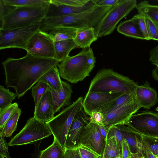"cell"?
Returning <instances> with one entry per match:
<instances>
[{
    "instance_id": "cell-1",
    "label": "cell",
    "mask_w": 158,
    "mask_h": 158,
    "mask_svg": "<svg viewBox=\"0 0 158 158\" xmlns=\"http://www.w3.org/2000/svg\"><path fill=\"white\" fill-rule=\"evenodd\" d=\"M57 59L38 57L27 53L19 58L9 57L2 63L7 87L15 91L17 97H23L51 69L58 66Z\"/></svg>"
},
{
    "instance_id": "cell-2",
    "label": "cell",
    "mask_w": 158,
    "mask_h": 158,
    "mask_svg": "<svg viewBox=\"0 0 158 158\" xmlns=\"http://www.w3.org/2000/svg\"><path fill=\"white\" fill-rule=\"evenodd\" d=\"M111 7L95 4L89 9L74 14L45 18L40 23V30L48 32L60 27L81 29L95 28Z\"/></svg>"
},
{
    "instance_id": "cell-3",
    "label": "cell",
    "mask_w": 158,
    "mask_h": 158,
    "mask_svg": "<svg viewBox=\"0 0 158 158\" xmlns=\"http://www.w3.org/2000/svg\"><path fill=\"white\" fill-rule=\"evenodd\" d=\"M137 82L111 69L99 70L92 80L87 92L118 93L135 95Z\"/></svg>"
},
{
    "instance_id": "cell-4",
    "label": "cell",
    "mask_w": 158,
    "mask_h": 158,
    "mask_svg": "<svg viewBox=\"0 0 158 158\" xmlns=\"http://www.w3.org/2000/svg\"><path fill=\"white\" fill-rule=\"evenodd\" d=\"M96 58L91 48L82 49L77 55L69 56L58 68L60 77L72 83L83 81L95 66Z\"/></svg>"
},
{
    "instance_id": "cell-5",
    "label": "cell",
    "mask_w": 158,
    "mask_h": 158,
    "mask_svg": "<svg viewBox=\"0 0 158 158\" xmlns=\"http://www.w3.org/2000/svg\"><path fill=\"white\" fill-rule=\"evenodd\" d=\"M49 0L39 6L17 7L0 22V30L40 23L45 18Z\"/></svg>"
},
{
    "instance_id": "cell-6",
    "label": "cell",
    "mask_w": 158,
    "mask_h": 158,
    "mask_svg": "<svg viewBox=\"0 0 158 158\" xmlns=\"http://www.w3.org/2000/svg\"><path fill=\"white\" fill-rule=\"evenodd\" d=\"M83 98L79 97L71 105L64 108L46 123L54 139L64 149L66 141L70 127L76 115L83 108Z\"/></svg>"
},
{
    "instance_id": "cell-7",
    "label": "cell",
    "mask_w": 158,
    "mask_h": 158,
    "mask_svg": "<svg viewBox=\"0 0 158 158\" xmlns=\"http://www.w3.org/2000/svg\"><path fill=\"white\" fill-rule=\"evenodd\" d=\"M137 4L136 0H119L110 7L95 28L97 37L101 38L111 34L120 21L136 8Z\"/></svg>"
},
{
    "instance_id": "cell-8",
    "label": "cell",
    "mask_w": 158,
    "mask_h": 158,
    "mask_svg": "<svg viewBox=\"0 0 158 158\" xmlns=\"http://www.w3.org/2000/svg\"><path fill=\"white\" fill-rule=\"evenodd\" d=\"M52 134L46 123L31 118L22 129L8 143L9 146L32 143L47 138Z\"/></svg>"
},
{
    "instance_id": "cell-9",
    "label": "cell",
    "mask_w": 158,
    "mask_h": 158,
    "mask_svg": "<svg viewBox=\"0 0 158 158\" xmlns=\"http://www.w3.org/2000/svg\"><path fill=\"white\" fill-rule=\"evenodd\" d=\"M40 23L10 30H0V49L11 48L25 50L28 41L40 30Z\"/></svg>"
},
{
    "instance_id": "cell-10",
    "label": "cell",
    "mask_w": 158,
    "mask_h": 158,
    "mask_svg": "<svg viewBox=\"0 0 158 158\" xmlns=\"http://www.w3.org/2000/svg\"><path fill=\"white\" fill-rule=\"evenodd\" d=\"M25 50L38 57L56 59L54 41L48 33L40 30L29 40Z\"/></svg>"
},
{
    "instance_id": "cell-11",
    "label": "cell",
    "mask_w": 158,
    "mask_h": 158,
    "mask_svg": "<svg viewBox=\"0 0 158 158\" xmlns=\"http://www.w3.org/2000/svg\"><path fill=\"white\" fill-rule=\"evenodd\" d=\"M126 125L141 135L158 137V113L146 111L134 114Z\"/></svg>"
},
{
    "instance_id": "cell-12",
    "label": "cell",
    "mask_w": 158,
    "mask_h": 158,
    "mask_svg": "<svg viewBox=\"0 0 158 158\" xmlns=\"http://www.w3.org/2000/svg\"><path fill=\"white\" fill-rule=\"evenodd\" d=\"M106 143V141L100 132L98 124L90 119L82 131L79 144L88 148L102 157Z\"/></svg>"
},
{
    "instance_id": "cell-13",
    "label": "cell",
    "mask_w": 158,
    "mask_h": 158,
    "mask_svg": "<svg viewBox=\"0 0 158 158\" xmlns=\"http://www.w3.org/2000/svg\"><path fill=\"white\" fill-rule=\"evenodd\" d=\"M123 94L118 93L87 92L83 99V109L86 114L90 116L94 112H100L105 107Z\"/></svg>"
},
{
    "instance_id": "cell-14",
    "label": "cell",
    "mask_w": 158,
    "mask_h": 158,
    "mask_svg": "<svg viewBox=\"0 0 158 158\" xmlns=\"http://www.w3.org/2000/svg\"><path fill=\"white\" fill-rule=\"evenodd\" d=\"M140 107L136 99L103 115V124L108 129L110 127L126 125L132 115Z\"/></svg>"
},
{
    "instance_id": "cell-15",
    "label": "cell",
    "mask_w": 158,
    "mask_h": 158,
    "mask_svg": "<svg viewBox=\"0 0 158 158\" xmlns=\"http://www.w3.org/2000/svg\"><path fill=\"white\" fill-rule=\"evenodd\" d=\"M90 121L83 108L74 118L69 131L64 146L65 149L77 147L82 131Z\"/></svg>"
},
{
    "instance_id": "cell-16",
    "label": "cell",
    "mask_w": 158,
    "mask_h": 158,
    "mask_svg": "<svg viewBox=\"0 0 158 158\" xmlns=\"http://www.w3.org/2000/svg\"><path fill=\"white\" fill-rule=\"evenodd\" d=\"M95 4L94 0H89L86 4L83 6L75 7L56 3L49 0L45 18L79 13L89 9Z\"/></svg>"
},
{
    "instance_id": "cell-17",
    "label": "cell",
    "mask_w": 158,
    "mask_h": 158,
    "mask_svg": "<svg viewBox=\"0 0 158 158\" xmlns=\"http://www.w3.org/2000/svg\"><path fill=\"white\" fill-rule=\"evenodd\" d=\"M135 98L140 108L147 109L155 106L158 101L156 91L151 87L147 81L137 87L135 91Z\"/></svg>"
},
{
    "instance_id": "cell-18",
    "label": "cell",
    "mask_w": 158,
    "mask_h": 158,
    "mask_svg": "<svg viewBox=\"0 0 158 158\" xmlns=\"http://www.w3.org/2000/svg\"><path fill=\"white\" fill-rule=\"evenodd\" d=\"M54 114L52 97L48 88L38 103L35 105L33 117L46 123L54 117Z\"/></svg>"
},
{
    "instance_id": "cell-19",
    "label": "cell",
    "mask_w": 158,
    "mask_h": 158,
    "mask_svg": "<svg viewBox=\"0 0 158 158\" xmlns=\"http://www.w3.org/2000/svg\"><path fill=\"white\" fill-rule=\"evenodd\" d=\"M53 102L54 113L60 112L61 109L71 105V97L73 93L72 86L65 81H62V86L57 90L48 88Z\"/></svg>"
},
{
    "instance_id": "cell-20",
    "label": "cell",
    "mask_w": 158,
    "mask_h": 158,
    "mask_svg": "<svg viewBox=\"0 0 158 158\" xmlns=\"http://www.w3.org/2000/svg\"><path fill=\"white\" fill-rule=\"evenodd\" d=\"M98 39L95 28L90 27L77 30L73 40L77 47L85 49L90 48L91 44Z\"/></svg>"
},
{
    "instance_id": "cell-21",
    "label": "cell",
    "mask_w": 158,
    "mask_h": 158,
    "mask_svg": "<svg viewBox=\"0 0 158 158\" xmlns=\"http://www.w3.org/2000/svg\"><path fill=\"white\" fill-rule=\"evenodd\" d=\"M117 31L127 36L145 40L138 26L131 19L121 22L117 27Z\"/></svg>"
},
{
    "instance_id": "cell-22",
    "label": "cell",
    "mask_w": 158,
    "mask_h": 158,
    "mask_svg": "<svg viewBox=\"0 0 158 158\" xmlns=\"http://www.w3.org/2000/svg\"><path fill=\"white\" fill-rule=\"evenodd\" d=\"M56 59L60 62L65 60L72 50L77 46L73 39L54 42Z\"/></svg>"
},
{
    "instance_id": "cell-23",
    "label": "cell",
    "mask_w": 158,
    "mask_h": 158,
    "mask_svg": "<svg viewBox=\"0 0 158 158\" xmlns=\"http://www.w3.org/2000/svg\"><path fill=\"white\" fill-rule=\"evenodd\" d=\"M60 77L58 66H55L45 74L39 81L44 82L51 89L57 90L62 86V81Z\"/></svg>"
},
{
    "instance_id": "cell-24",
    "label": "cell",
    "mask_w": 158,
    "mask_h": 158,
    "mask_svg": "<svg viewBox=\"0 0 158 158\" xmlns=\"http://www.w3.org/2000/svg\"><path fill=\"white\" fill-rule=\"evenodd\" d=\"M77 29L67 27L56 28L49 31V34L54 42L74 39Z\"/></svg>"
},
{
    "instance_id": "cell-25",
    "label": "cell",
    "mask_w": 158,
    "mask_h": 158,
    "mask_svg": "<svg viewBox=\"0 0 158 158\" xmlns=\"http://www.w3.org/2000/svg\"><path fill=\"white\" fill-rule=\"evenodd\" d=\"M102 158H121V152L117 140L114 136L107 139Z\"/></svg>"
},
{
    "instance_id": "cell-26",
    "label": "cell",
    "mask_w": 158,
    "mask_h": 158,
    "mask_svg": "<svg viewBox=\"0 0 158 158\" xmlns=\"http://www.w3.org/2000/svg\"><path fill=\"white\" fill-rule=\"evenodd\" d=\"M136 8L139 13L142 14L158 24V5H153L144 1L137 4Z\"/></svg>"
},
{
    "instance_id": "cell-27",
    "label": "cell",
    "mask_w": 158,
    "mask_h": 158,
    "mask_svg": "<svg viewBox=\"0 0 158 158\" xmlns=\"http://www.w3.org/2000/svg\"><path fill=\"white\" fill-rule=\"evenodd\" d=\"M117 126L121 130L132 153L134 154L137 153V141L135 131L128 126L125 124H120Z\"/></svg>"
},
{
    "instance_id": "cell-28",
    "label": "cell",
    "mask_w": 158,
    "mask_h": 158,
    "mask_svg": "<svg viewBox=\"0 0 158 158\" xmlns=\"http://www.w3.org/2000/svg\"><path fill=\"white\" fill-rule=\"evenodd\" d=\"M64 152V149L54 139L52 144L41 151L38 158H60Z\"/></svg>"
},
{
    "instance_id": "cell-29",
    "label": "cell",
    "mask_w": 158,
    "mask_h": 158,
    "mask_svg": "<svg viewBox=\"0 0 158 158\" xmlns=\"http://www.w3.org/2000/svg\"><path fill=\"white\" fill-rule=\"evenodd\" d=\"M135 132L137 139L142 146L158 157V137L143 135Z\"/></svg>"
},
{
    "instance_id": "cell-30",
    "label": "cell",
    "mask_w": 158,
    "mask_h": 158,
    "mask_svg": "<svg viewBox=\"0 0 158 158\" xmlns=\"http://www.w3.org/2000/svg\"><path fill=\"white\" fill-rule=\"evenodd\" d=\"M135 99V95L123 94L105 107L100 112L103 115Z\"/></svg>"
},
{
    "instance_id": "cell-31",
    "label": "cell",
    "mask_w": 158,
    "mask_h": 158,
    "mask_svg": "<svg viewBox=\"0 0 158 158\" xmlns=\"http://www.w3.org/2000/svg\"><path fill=\"white\" fill-rule=\"evenodd\" d=\"M21 113L22 110L19 108L13 115L1 127L5 137H10L15 131L18 121Z\"/></svg>"
},
{
    "instance_id": "cell-32",
    "label": "cell",
    "mask_w": 158,
    "mask_h": 158,
    "mask_svg": "<svg viewBox=\"0 0 158 158\" xmlns=\"http://www.w3.org/2000/svg\"><path fill=\"white\" fill-rule=\"evenodd\" d=\"M17 97L16 94L0 85V110L9 106Z\"/></svg>"
},
{
    "instance_id": "cell-33",
    "label": "cell",
    "mask_w": 158,
    "mask_h": 158,
    "mask_svg": "<svg viewBox=\"0 0 158 158\" xmlns=\"http://www.w3.org/2000/svg\"><path fill=\"white\" fill-rule=\"evenodd\" d=\"M131 19L138 26L145 40H151L145 16L142 14L139 13L134 16Z\"/></svg>"
},
{
    "instance_id": "cell-34",
    "label": "cell",
    "mask_w": 158,
    "mask_h": 158,
    "mask_svg": "<svg viewBox=\"0 0 158 158\" xmlns=\"http://www.w3.org/2000/svg\"><path fill=\"white\" fill-rule=\"evenodd\" d=\"M18 108V103L15 102L0 110V127L3 126L15 113Z\"/></svg>"
},
{
    "instance_id": "cell-35",
    "label": "cell",
    "mask_w": 158,
    "mask_h": 158,
    "mask_svg": "<svg viewBox=\"0 0 158 158\" xmlns=\"http://www.w3.org/2000/svg\"><path fill=\"white\" fill-rule=\"evenodd\" d=\"M49 86L46 83L39 81L31 88V94L35 105H36L48 89Z\"/></svg>"
},
{
    "instance_id": "cell-36",
    "label": "cell",
    "mask_w": 158,
    "mask_h": 158,
    "mask_svg": "<svg viewBox=\"0 0 158 158\" xmlns=\"http://www.w3.org/2000/svg\"><path fill=\"white\" fill-rule=\"evenodd\" d=\"M6 4L16 7L31 6L44 4L48 0H3Z\"/></svg>"
},
{
    "instance_id": "cell-37",
    "label": "cell",
    "mask_w": 158,
    "mask_h": 158,
    "mask_svg": "<svg viewBox=\"0 0 158 158\" xmlns=\"http://www.w3.org/2000/svg\"><path fill=\"white\" fill-rule=\"evenodd\" d=\"M113 136L115 137L122 153L123 142L124 138L121 130L117 126H111L108 129L107 139Z\"/></svg>"
},
{
    "instance_id": "cell-38",
    "label": "cell",
    "mask_w": 158,
    "mask_h": 158,
    "mask_svg": "<svg viewBox=\"0 0 158 158\" xmlns=\"http://www.w3.org/2000/svg\"><path fill=\"white\" fill-rule=\"evenodd\" d=\"M2 128L0 127V158H11L9 152L7 143Z\"/></svg>"
},
{
    "instance_id": "cell-39",
    "label": "cell",
    "mask_w": 158,
    "mask_h": 158,
    "mask_svg": "<svg viewBox=\"0 0 158 158\" xmlns=\"http://www.w3.org/2000/svg\"><path fill=\"white\" fill-rule=\"evenodd\" d=\"M151 40L158 41V24L146 16Z\"/></svg>"
},
{
    "instance_id": "cell-40",
    "label": "cell",
    "mask_w": 158,
    "mask_h": 158,
    "mask_svg": "<svg viewBox=\"0 0 158 158\" xmlns=\"http://www.w3.org/2000/svg\"><path fill=\"white\" fill-rule=\"evenodd\" d=\"M89 0H51L54 3L65 5L79 7L84 6Z\"/></svg>"
},
{
    "instance_id": "cell-41",
    "label": "cell",
    "mask_w": 158,
    "mask_h": 158,
    "mask_svg": "<svg viewBox=\"0 0 158 158\" xmlns=\"http://www.w3.org/2000/svg\"><path fill=\"white\" fill-rule=\"evenodd\" d=\"M17 7L6 4L3 0H0V22Z\"/></svg>"
},
{
    "instance_id": "cell-42",
    "label": "cell",
    "mask_w": 158,
    "mask_h": 158,
    "mask_svg": "<svg viewBox=\"0 0 158 158\" xmlns=\"http://www.w3.org/2000/svg\"><path fill=\"white\" fill-rule=\"evenodd\" d=\"M81 158H100V156L95 152L80 144L77 147Z\"/></svg>"
},
{
    "instance_id": "cell-43",
    "label": "cell",
    "mask_w": 158,
    "mask_h": 158,
    "mask_svg": "<svg viewBox=\"0 0 158 158\" xmlns=\"http://www.w3.org/2000/svg\"><path fill=\"white\" fill-rule=\"evenodd\" d=\"M137 152H139L143 158H157V156L154 155L151 151L145 148L137 138Z\"/></svg>"
},
{
    "instance_id": "cell-44",
    "label": "cell",
    "mask_w": 158,
    "mask_h": 158,
    "mask_svg": "<svg viewBox=\"0 0 158 158\" xmlns=\"http://www.w3.org/2000/svg\"><path fill=\"white\" fill-rule=\"evenodd\" d=\"M65 158H81L78 147L71 149H65Z\"/></svg>"
},
{
    "instance_id": "cell-45",
    "label": "cell",
    "mask_w": 158,
    "mask_h": 158,
    "mask_svg": "<svg viewBox=\"0 0 158 158\" xmlns=\"http://www.w3.org/2000/svg\"><path fill=\"white\" fill-rule=\"evenodd\" d=\"M149 60L152 64L158 67V44L150 50Z\"/></svg>"
},
{
    "instance_id": "cell-46",
    "label": "cell",
    "mask_w": 158,
    "mask_h": 158,
    "mask_svg": "<svg viewBox=\"0 0 158 158\" xmlns=\"http://www.w3.org/2000/svg\"><path fill=\"white\" fill-rule=\"evenodd\" d=\"M132 154L128 143L124 139L123 142L121 158H129Z\"/></svg>"
},
{
    "instance_id": "cell-47",
    "label": "cell",
    "mask_w": 158,
    "mask_h": 158,
    "mask_svg": "<svg viewBox=\"0 0 158 158\" xmlns=\"http://www.w3.org/2000/svg\"><path fill=\"white\" fill-rule=\"evenodd\" d=\"M96 5L101 6L111 7L119 0H94Z\"/></svg>"
},
{
    "instance_id": "cell-48",
    "label": "cell",
    "mask_w": 158,
    "mask_h": 158,
    "mask_svg": "<svg viewBox=\"0 0 158 158\" xmlns=\"http://www.w3.org/2000/svg\"><path fill=\"white\" fill-rule=\"evenodd\" d=\"M90 119H92L98 124H103V115L99 112L93 113L89 116Z\"/></svg>"
},
{
    "instance_id": "cell-49",
    "label": "cell",
    "mask_w": 158,
    "mask_h": 158,
    "mask_svg": "<svg viewBox=\"0 0 158 158\" xmlns=\"http://www.w3.org/2000/svg\"><path fill=\"white\" fill-rule=\"evenodd\" d=\"M98 125L100 132L105 140L106 141L108 129L102 124Z\"/></svg>"
},
{
    "instance_id": "cell-50",
    "label": "cell",
    "mask_w": 158,
    "mask_h": 158,
    "mask_svg": "<svg viewBox=\"0 0 158 158\" xmlns=\"http://www.w3.org/2000/svg\"><path fill=\"white\" fill-rule=\"evenodd\" d=\"M152 77L158 82V67H156L152 71Z\"/></svg>"
},
{
    "instance_id": "cell-51",
    "label": "cell",
    "mask_w": 158,
    "mask_h": 158,
    "mask_svg": "<svg viewBox=\"0 0 158 158\" xmlns=\"http://www.w3.org/2000/svg\"><path fill=\"white\" fill-rule=\"evenodd\" d=\"M129 158H143L139 152H138L136 153L132 154L131 156Z\"/></svg>"
},
{
    "instance_id": "cell-52",
    "label": "cell",
    "mask_w": 158,
    "mask_h": 158,
    "mask_svg": "<svg viewBox=\"0 0 158 158\" xmlns=\"http://www.w3.org/2000/svg\"><path fill=\"white\" fill-rule=\"evenodd\" d=\"M60 158H65V157L64 156V154L61 156V157H60Z\"/></svg>"
},
{
    "instance_id": "cell-53",
    "label": "cell",
    "mask_w": 158,
    "mask_h": 158,
    "mask_svg": "<svg viewBox=\"0 0 158 158\" xmlns=\"http://www.w3.org/2000/svg\"><path fill=\"white\" fill-rule=\"evenodd\" d=\"M156 111H157V112L158 113V106L156 108Z\"/></svg>"
},
{
    "instance_id": "cell-54",
    "label": "cell",
    "mask_w": 158,
    "mask_h": 158,
    "mask_svg": "<svg viewBox=\"0 0 158 158\" xmlns=\"http://www.w3.org/2000/svg\"><path fill=\"white\" fill-rule=\"evenodd\" d=\"M100 158H102V157H100Z\"/></svg>"
},
{
    "instance_id": "cell-55",
    "label": "cell",
    "mask_w": 158,
    "mask_h": 158,
    "mask_svg": "<svg viewBox=\"0 0 158 158\" xmlns=\"http://www.w3.org/2000/svg\"><path fill=\"white\" fill-rule=\"evenodd\" d=\"M157 1L158 2V0H157Z\"/></svg>"
},
{
    "instance_id": "cell-56",
    "label": "cell",
    "mask_w": 158,
    "mask_h": 158,
    "mask_svg": "<svg viewBox=\"0 0 158 158\" xmlns=\"http://www.w3.org/2000/svg\"><path fill=\"white\" fill-rule=\"evenodd\" d=\"M157 158H158V157H157Z\"/></svg>"
}]
</instances>
